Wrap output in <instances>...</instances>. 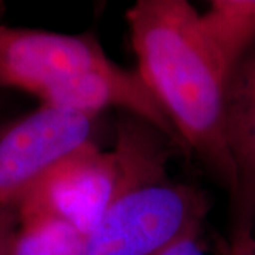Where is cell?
Here are the masks:
<instances>
[{
	"label": "cell",
	"mask_w": 255,
	"mask_h": 255,
	"mask_svg": "<svg viewBox=\"0 0 255 255\" xmlns=\"http://www.w3.org/2000/svg\"><path fill=\"white\" fill-rule=\"evenodd\" d=\"M224 139L233 167L230 248H236L255 236V37L228 75Z\"/></svg>",
	"instance_id": "obj_6"
},
{
	"label": "cell",
	"mask_w": 255,
	"mask_h": 255,
	"mask_svg": "<svg viewBox=\"0 0 255 255\" xmlns=\"http://www.w3.org/2000/svg\"><path fill=\"white\" fill-rule=\"evenodd\" d=\"M13 255H82L85 236L63 221L18 219Z\"/></svg>",
	"instance_id": "obj_8"
},
{
	"label": "cell",
	"mask_w": 255,
	"mask_h": 255,
	"mask_svg": "<svg viewBox=\"0 0 255 255\" xmlns=\"http://www.w3.org/2000/svg\"><path fill=\"white\" fill-rule=\"evenodd\" d=\"M203 23L228 58L236 63L255 37V0H207Z\"/></svg>",
	"instance_id": "obj_7"
},
{
	"label": "cell",
	"mask_w": 255,
	"mask_h": 255,
	"mask_svg": "<svg viewBox=\"0 0 255 255\" xmlns=\"http://www.w3.org/2000/svg\"><path fill=\"white\" fill-rule=\"evenodd\" d=\"M18 224L17 210L0 206V255H13Z\"/></svg>",
	"instance_id": "obj_9"
},
{
	"label": "cell",
	"mask_w": 255,
	"mask_h": 255,
	"mask_svg": "<svg viewBox=\"0 0 255 255\" xmlns=\"http://www.w3.org/2000/svg\"><path fill=\"white\" fill-rule=\"evenodd\" d=\"M136 73L173 129L231 190L224 101L233 61L190 0H133L125 13Z\"/></svg>",
	"instance_id": "obj_1"
},
{
	"label": "cell",
	"mask_w": 255,
	"mask_h": 255,
	"mask_svg": "<svg viewBox=\"0 0 255 255\" xmlns=\"http://www.w3.org/2000/svg\"><path fill=\"white\" fill-rule=\"evenodd\" d=\"M209 197L169 174L128 189L85 237L82 255H159L183 236L203 230Z\"/></svg>",
	"instance_id": "obj_3"
},
{
	"label": "cell",
	"mask_w": 255,
	"mask_h": 255,
	"mask_svg": "<svg viewBox=\"0 0 255 255\" xmlns=\"http://www.w3.org/2000/svg\"><path fill=\"white\" fill-rule=\"evenodd\" d=\"M3 90H0V105H1V102H3Z\"/></svg>",
	"instance_id": "obj_12"
},
{
	"label": "cell",
	"mask_w": 255,
	"mask_h": 255,
	"mask_svg": "<svg viewBox=\"0 0 255 255\" xmlns=\"http://www.w3.org/2000/svg\"><path fill=\"white\" fill-rule=\"evenodd\" d=\"M254 237H255V236H254Z\"/></svg>",
	"instance_id": "obj_14"
},
{
	"label": "cell",
	"mask_w": 255,
	"mask_h": 255,
	"mask_svg": "<svg viewBox=\"0 0 255 255\" xmlns=\"http://www.w3.org/2000/svg\"><path fill=\"white\" fill-rule=\"evenodd\" d=\"M1 6H3V0H0V13H1Z\"/></svg>",
	"instance_id": "obj_13"
},
{
	"label": "cell",
	"mask_w": 255,
	"mask_h": 255,
	"mask_svg": "<svg viewBox=\"0 0 255 255\" xmlns=\"http://www.w3.org/2000/svg\"><path fill=\"white\" fill-rule=\"evenodd\" d=\"M166 140L153 125L122 114L114 145L91 142L65 157L20 200L18 219L58 220L87 237L128 189L167 174Z\"/></svg>",
	"instance_id": "obj_2"
},
{
	"label": "cell",
	"mask_w": 255,
	"mask_h": 255,
	"mask_svg": "<svg viewBox=\"0 0 255 255\" xmlns=\"http://www.w3.org/2000/svg\"><path fill=\"white\" fill-rule=\"evenodd\" d=\"M159 255H209L201 244V230L191 231L173 244L164 248Z\"/></svg>",
	"instance_id": "obj_10"
},
{
	"label": "cell",
	"mask_w": 255,
	"mask_h": 255,
	"mask_svg": "<svg viewBox=\"0 0 255 255\" xmlns=\"http://www.w3.org/2000/svg\"><path fill=\"white\" fill-rule=\"evenodd\" d=\"M100 117L38 104L0 122V206L14 207L43 176L87 143Z\"/></svg>",
	"instance_id": "obj_4"
},
{
	"label": "cell",
	"mask_w": 255,
	"mask_h": 255,
	"mask_svg": "<svg viewBox=\"0 0 255 255\" xmlns=\"http://www.w3.org/2000/svg\"><path fill=\"white\" fill-rule=\"evenodd\" d=\"M111 60L97 34L11 27L0 21V90L24 92L53 105L78 75Z\"/></svg>",
	"instance_id": "obj_5"
},
{
	"label": "cell",
	"mask_w": 255,
	"mask_h": 255,
	"mask_svg": "<svg viewBox=\"0 0 255 255\" xmlns=\"http://www.w3.org/2000/svg\"><path fill=\"white\" fill-rule=\"evenodd\" d=\"M228 255H255V237L237 248H230Z\"/></svg>",
	"instance_id": "obj_11"
}]
</instances>
